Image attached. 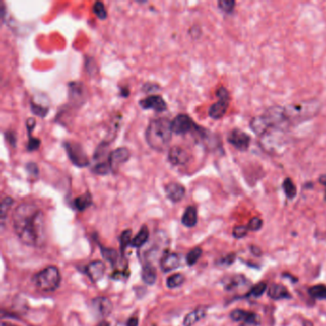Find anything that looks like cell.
<instances>
[{
	"instance_id": "cell-1",
	"label": "cell",
	"mask_w": 326,
	"mask_h": 326,
	"mask_svg": "<svg viewBox=\"0 0 326 326\" xmlns=\"http://www.w3.org/2000/svg\"><path fill=\"white\" fill-rule=\"evenodd\" d=\"M15 233L23 244L32 247L44 245L45 219L43 212L33 203H22L13 214Z\"/></svg>"
},
{
	"instance_id": "cell-2",
	"label": "cell",
	"mask_w": 326,
	"mask_h": 326,
	"mask_svg": "<svg viewBox=\"0 0 326 326\" xmlns=\"http://www.w3.org/2000/svg\"><path fill=\"white\" fill-rule=\"evenodd\" d=\"M171 121L168 118H157L151 120L145 133L149 147L156 151L167 149L172 138Z\"/></svg>"
},
{
	"instance_id": "cell-3",
	"label": "cell",
	"mask_w": 326,
	"mask_h": 326,
	"mask_svg": "<svg viewBox=\"0 0 326 326\" xmlns=\"http://www.w3.org/2000/svg\"><path fill=\"white\" fill-rule=\"evenodd\" d=\"M60 281V273L56 266H48L34 277V282L37 288L47 293L56 291L59 287Z\"/></svg>"
},
{
	"instance_id": "cell-4",
	"label": "cell",
	"mask_w": 326,
	"mask_h": 326,
	"mask_svg": "<svg viewBox=\"0 0 326 326\" xmlns=\"http://www.w3.org/2000/svg\"><path fill=\"white\" fill-rule=\"evenodd\" d=\"M305 103L298 104V105H292L284 108V113L289 121L292 123L295 121H303L311 118V115L315 116L317 111V105H312L313 103H308L306 106H304Z\"/></svg>"
},
{
	"instance_id": "cell-5",
	"label": "cell",
	"mask_w": 326,
	"mask_h": 326,
	"mask_svg": "<svg viewBox=\"0 0 326 326\" xmlns=\"http://www.w3.org/2000/svg\"><path fill=\"white\" fill-rule=\"evenodd\" d=\"M63 148L66 149L68 158L76 167L84 168L89 165V159L81 144L66 141L63 143Z\"/></svg>"
},
{
	"instance_id": "cell-6",
	"label": "cell",
	"mask_w": 326,
	"mask_h": 326,
	"mask_svg": "<svg viewBox=\"0 0 326 326\" xmlns=\"http://www.w3.org/2000/svg\"><path fill=\"white\" fill-rule=\"evenodd\" d=\"M216 95L219 100L211 105L209 109V116L214 120H219L223 118L224 115L228 110L230 104V95L225 87H220L217 90Z\"/></svg>"
},
{
	"instance_id": "cell-7",
	"label": "cell",
	"mask_w": 326,
	"mask_h": 326,
	"mask_svg": "<svg viewBox=\"0 0 326 326\" xmlns=\"http://www.w3.org/2000/svg\"><path fill=\"white\" fill-rule=\"evenodd\" d=\"M197 124L193 120L186 114H179L171 121L172 132L177 135H185L191 131H195Z\"/></svg>"
},
{
	"instance_id": "cell-8",
	"label": "cell",
	"mask_w": 326,
	"mask_h": 326,
	"mask_svg": "<svg viewBox=\"0 0 326 326\" xmlns=\"http://www.w3.org/2000/svg\"><path fill=\"white\" fill-rule=\"evenodd\" d=\"M87 90L83 83L73 82L68 84V98L75 106H82L86 100Z\"/></svg>"
},
{
	"instance_id": "cell-9",
	"label": "cell",
	"mask_w": 326,
	"mask_h": 326,
	"mask_svg": "<svg viewBox=\"0 0 326 326\" xmlns=\"http://www.w3.org/2000/svg\"><path fill=\"white\" fill-rule=\"evenodd\" d=\"M228 142L240 151H246L250 147L251 137L240 129H233L228 134Z\"/></svg>"
},
{
	"instance_id": "cell-10",
	"label": "cell",
	"mask_w": 326,
	"mask_h": 326,
	"mask_svg": "<svg viewBox=\"0 0 326 326\" xmlns=\"http://www.w3.org/2000/svg\"><path fill=\"white\" fill-rule=\"evenodd\" d=\"M91 307L97 317H106L111 314L113 304L109 298L97 297L91 300Z\"/></svg>"
},
{
	"instance_id": "cell-11",
	"label": "cell",
	"mask_w": 326,
	"mask_h": 326,
	"mask_svg": "<svg viewBox=\"0 0 326 326\" xmlns=\"http://www.w3.org/2000/svg\"><path fill=\"white\" fill-rule=\"evenodd\" d=\"M131 158V151L127 148H118L110 152L108 162L113 172H116L120 166L126 163Z\"/></svg>"
},
{
	"instance_id": "cell-12",
	"label": "cell",
	"mask_w": 326,
	"mask_h": 326,
	"mask_svg": "<svg viewBox=\"0 0 326 326\" xmlns=\"http://www.w3.org/2000/svg\"><path fill=\"white\" fill-rule=\"evenodd\" d=\"M230 317L233 321L242 322L246 326H257L260 322V317H258V315L240 309L233 310L230 314Z\"/></svg>"
},
{
	"instance_id": "cell-13",
	"label": "cell",
	"mask_w": 326,
	"mask_h": 326,
	"mask_svg": "<svg viewBox=\"0 0 326 326\" xmlns=\"http://www.w3.org/2000/svg\"><path fill=\"white\" fill-rule=\"evenodd\" d=\"M139 105L144 110H154L156 112H164L168 109L167 103L163 97L159 95H151L139 102Z\"/></svg>"
},
{
	"instance_id": "cell-14",
	"label": "cell",
	"mask_w": 326,
	"mask_h": 326,
	"mask_svg": "<svg viewBox=\"0 0 326 326\" xmlns=\"http://www.w3.org/2000/svg\"><path fill=\"white\" fill-rule=\"evenodd\" d=\"M168 159L172 166L181 167L185 166L190 161V155L186 149L179 146H174L168 150Z\"/></svg>"
},
{
	"instance_id": "cell-15",
	"label": "cell",
	"mask_w": 326,
	"mask_h": 326,
	"mask_svg": "<svg viewBox=\"0 0 326 326\" xmlns=\"http://www.w3.org/2000/svg\"><path fill=\"white\" fill-rule=\"evenodd\" d=\"M106 266L103 261L94 260L88 263L85 268L84 273L88 276V278L92 282H98L102 280L105 274Z\"/></svg>"
},
{
	"instance_id": "cell-16",
	"label": "cell",
	"mask_w": 326,
	"mask_h": 326,
	"mask_svg": "<svg viewBox=\"0 0 326 326\" xmlns=\"http://www.w3.org/2000/svg\"><path fill=\"white\" fill-rule=\"evenodd\" d=\"M180 264L181 256L176 252H166L160 260V267L164 273L177 269L180 267Z\"/></svg>"
},
{
	"instance_id": "cell-17",
	"label": "cell",
	"mask_w": 326,
	"mask_h": 326,
	"mask_svg": "<svg viewBox=\"0 0 326 326\" xmlns=\"http://www.w3.org/2000/svg\"><path fill=\"white\" fill-rule=\"evenodd\" d=\"M165 191L167 197L173 203L180 202L186 194L185 186L179 183H169L165 187Z\"/></svg>"
},
{
	"instance_id": "cell-18",
	"label": "cell",
	"mask_w": 326,
	"mask_h": 326,
	"mask_svg": "<svg viewBox=\"0 0 326 326\" xmlns=\"http://www.w3.org/2000/svg\"><path fill=\"white\" fill-rule=\"evenodd\" d=\"M268 297L272 299H275V300L291 298L289 291L287 290V288L285 286H283L282 284H278V283H274L269 287Z\"/></svg>"
},
{
	"instance_id": "cell-19",
	"label": "cell",
	"mask_w": 326,
	"mask_h": 326,
	"mask_svg": "<svg viewBox=\"0 0 326 326\" xmlns=\"http://www.w3.org/2000/svg\"><path fill=\"white\" fill-rule=\"evenodd\" d=\"M27 126V132H28V144H27V149L28 151H36L40 147V140L32 136L33 129L36 126V120L34 118H29L26 121Z\"/></svg>"
},
{
	"instance_id": "cell-20",
	"label": "cell",
	"mask_w": 326,
	"mask_h": 326,
	"mask_svg": "<svg viewBox=\"0 0 326 326\" xmlns=\"http://www.w3.org/2000/svg\"><path fill=\"white\" fill-rule=\"evenodd\" d=\"M206 315H207V309L205 307L197 308L194 311H192L186 315L184 321H183V324L184 326H193L199 320L204 318Z\"/></svg>"
},
{
	"instance_id": "cell-21",
	"label": "cell",
	"mask_w": 326,
	"mask_h": 326,
	"mask_svg": "<svg viewBox=\"0 0 326 326\" xmlns=\"http://www.w3.org/2000/svg\"><path fill=\"white\" fill-rule=\"evenodd\" d=\"M197 209L194 206H188L182 216V224L187 228H192L197 224Z\"/></svg>"
},
{
	"instance_id": "cell-22",
	"label": "cell",
	"mask_w": 326,
	"mask_h": 326,
	"mask_svg": "<svg viewBox=\"0 0 326 326\" xmlns=\"http://www.w3.org/2000/svg\"><path fill=\"white\" fill-rule=\"evenodd\" d=\"M142 280L148 285H153L157 280V272L155 267L149 263L144 265L142 269Z\"/></svg>"
},
{
	"instance_id": "cell-23",
	"label": "cell",
	"mask_w": 326,
	"mask_h": 326,
	"mask_svg": "<svg viewBox=\"0 0 326 326\" xmlns=\"http://www.w3.org/2000/svg\"><path fill=\"white\" fill-rule=\"evenodd\" d=\"M92 203H93V201H92V196L90 194V192H85L84 194L75 198L73 204H74L76 210L83 212L92 205Z\"/></svg>"
},
{
	"instance_id": "cell-24",
	"label": "cell",
	"mask_w": 326,
	"mask_h": 326,
	"mask_svg": "<svg viewBox=\"0 0 326 326\" xmlns=\"http://www.w3.org/2000/svg\"><path fill=\"white\" fill-rule=\"evenodd\" d=\"M149 238V228L144 225L141 228L139 233L136 234V236L132 239L131 242V246L135 247V248H141L142 246H144L146 243L148 242Z\"/></svg>"
},
{
	"instance_id": "cell-25",
	"label": "cell",
	"mask_w": 326,
	"mask_h": 326,
	"mask_svg": "<svg viewBox=\"0 0 326 326\" xmlns=\"http://www.w3.org/2000/svg\"><path fill=\"white\" fill-rule=\"evenodd\" d=\"M185 281V277L184 275L177 273V274H173L170 277H168L167 280V286L169 289H174L177 288L179 286H181Z\"/></svg>"
},
{
	"instance_id": "cell-26",
	"label": "cell",
	"mask_w": 326,
	"mask_h": 326,
	"mask_svg": "<svg viewBox=\"0 0 326 326\" xmlns=\"http://www.w3.org/2000/svg\"><path fill=\"white\" fill-rule=\"evenodd\" d=\"M282 187H283L285 195L287 196L289 199H293L297 195V187L295 186V184L291 178H286L283 181Z\"/></svg>"
},
{
	"instance_id": "cell-27",
	"label": "cell",
	"mask_w": 326,
	"mask_h": 326,
	"mask_svg": "<svg viewBox=\"0 0 326 326\" xmlns=\"http://www.w3.org/2000/svg\"><path fill=\"white\" fill-rule=\"evenodd\" d=\"M14 204V200L12 197H5L2 200L1 207H0V217H1V225L4 226V221L6 219L7 214L9 212L10 208Z\"/></svg>"
},
{
	"instance_id": "cell-28",
	"label": "cell",
	"mask_w": 326,
	"mask_h": 326,
	"mask_svg": "<svg viewBox=\"0 0 326 326\" xmlns=\"http://www.w3.org/2000/svg\"><path fill=\"white\" fill-rule=\"evenodd\" d=\"M309 295L317 299H326V285L318 284L309 289Z\"/></svg>"
},
{
	"instance_id": "cell-29",
	"label": "cell",
	"mask_w": 326,
	"mask_h": 326,
	"mask_svg": "<svg viewBox=\"0 0 326 326\" xmlns=\"http://www.w3.org/2000/svg\"><path fill=\"white\" fill-rule=\"evenodd\" d=\"M202 249L197 247V248H194L192 249L191 251H189L188 253L186 254V263L189 265V266H192L194 265L197 261L199 260V258L201 257L202 255Z\"/></svg>"
},
{
	"instance_id": "cell-30",
	"label": "cell",
	"mask_w": 326,
	"mask_h": 326,
	"mask_svg": "<svg viewBox=\"0 0 326 326\" xmlns=\"http://www.w3.org/2000/svg\"><path fill=\"white\" fill-rule=\"evenodd\" d=\"M92 170H93L94 173H96L98 175H106V174H108L110 171H112L109 162H108V159H107V161L98 163L94 167Z\"/></svg>"
},
{
	"instance_id": "cell-31",
	"label": "cell",
	"mask_w": 326,
	"mask_h": 326,
	"mask_svg": "<svg viewBox=\"0 0 326 326\" xmlns=\"http://www.w3.org/2000/svg\"><path fill=\"white\" fill-rule=\"evenodd\" d=\"M102 254L105 260L108 261L114 266L118 260V252L111 248H103L102 247Z\"/></svg>"
},
{
	"instance_id": "cell-32",
	"label": "cell",
	"mask_w": 326,
	"mask_h": 326,
	"mask_svg": "<svg viewBox=\"0 0 326 326\" xmlns=\"http://www.w3.org/2000/svg\"><path fill=\"white\" fill-rule=\"evenodd\" d=\"M92 10L98 19H102V20L107 19V11L105 9V6L103 2H101V1L95 2Z\"/></svg>"
},
{
	"instance_id": "cell-33",
	"label": "cell",
	"mask_w": 326,
	"mask_h": 326,
	"mask_svg": "<svg viewBox=\"0 0 326 326\" xmlns=\"http://www.w3.org/2000/svg\"><path fill=\"white\" fill-rule=\"evenodd\" d=\"M30 105H31V110L35 115H37L40 118L46 117L47 114L49 112V108L47 106H43L41 104H37V103H34V101L30 102Z\"/></svg>"
},
{
	"instance_id": "cell-34",
	"label": "cell",
	"mask_w": 326,
	"mask_h": 326,
	"mask_svg": "<svg viewBox=\"0 0 326 326\" xmlns=\"http://www.w3.org/2000/svg\"><path fill=\"white\" fill-rule=\"evenodd\" d=\"M131 235H132V231L131 230H125L123 231L120 237V246H121V252H124L126 248L131 245Z\"/></svg>"
},
{
	"instance_id": "cell-35",
	"label": "cell",
	"mask_w": 326,
	"mask_h": 326,
	"mask_svg": "<svg viewBox=\"0 0 326 326\" xmlns=\"http://www.w3.org/2000/svg\"><path fill=\"white\" fill-rule=\"evenodd\" d=\"M267 289V284L265 282H259L256 285H254L252 287V290L250 291V293L248 294V296H252L254 298H259L261 297L264 292Z\"/></svg>"
},
{
	"instance_id": "cell-36",
	"label": "cell",
	"mask_w": 326,
	"mask_h": 326,
	"mask_svg": "<svg viewBox=\"0 0 326 326\" xmlns=\"http://www.w3.org/2000/svg\"><path fill=\"white\" fill-rule=\"evenodd\" d=\"M218 7L221 11L225 13L231 14L233 13L234 7H235V1L233 0H220L218 1Z\"/></svg>"
},
{
	"instance_id": "cell-37",
	"label": "cell",
	"mask_w": 326,
	"mask_h": 326,
	"mask_svg": "<svg viewBox=\"0 0 326 326\" xmlns=\"http://www.w3.org/2000/svg\"><path fill=\"white\" fill-rule=\"evenodd\" d=\"M262 226H263L262 219H260L259 217H253L250 220L247 227H248L249 231H251V232H257L260 230Z\"/></svg>"
},
{
	"instance_id": "cell-38",
	"label": "cell",
	"mask_w": 326,
	"mask_h": 326,
	"mask_svg": "<svg viewBox=\"0 0 326 326\" xmlns=\"http://www.w3.org/2000/svg\"><path fill=\"white\" fill-rule=\"evenodd\" d=\"M248 232H249V229L247 226H236L233 228V235L235 238L240 239L245 237L248 234Z\"/></svg>"
},
{
	"instance_id": "cell-39",
	"label": "cell",
	"mask_w": 326,
	"mask_h": 326,
	"mask_svg": "<svg viewBox=\"0 0 326 326\" xmlns=\"http://www.w3.org/2000/svg\"><path fill=\"white\" fill-rule=\"evenodd\" d=\"M4 135H5L6 140L9 142V144L12 147H14V148L17 147V136H16L15 132H13V131H6Z\"/></svg>"
},
{
	"instance_id": "cell-40",
	"label": "cell",
	"mask_w": 326,
	"mask_h": 326,
	"mask_svg": "<svg viewBox=\"0 0 326 326\" xmlns=\"http://www.w3.org/2000/svg\"><path fill=\"white\" fill-rule=\"evenodd\" d=\"M26 170L28 171L30 175H33L36 177L38 175V168L35 163H28L26 165Z\"/></svg>"
},
{
	"instance_id": "cell-41",
	"label": "cell",
	"mask_w": 326,
	"mask_h": 326,
	"mask_svg": "<svg viewBox=\"0 0 326 326\" xmlns=\"http://www.w3.org/2000/svg\"><path fill=\"white\" fill-rule=\"evenodd\" d=\"M128 273L123 272V271H116L112 274L111 278L113 280H119L122 279H127Z\"/></svg>"
},
{
	"instance_id": "cell-42",
	"label": "cell",
	"mask_w": 326,
	"mask_h": 326,
	"mask_svg": "<svg viewBox=\"0 0 326 326\" xmlns=\"http://www.w3.org/2000/svg\"><path fill=\"white\" fill-rule=\"evenodd\" d=\"M234 258H235V254L234 253H231L229 255H227L225 258H223L222 260L220 261L221 264H225V265H231L234 261Z\"/></svg>"
},
{
	"instance_id": "cell-43",
	"label": "cell",
	"mask_w": 326,
	"mask_h": 326,
	"mask_svg": "<svg viewBox=\"0 0 326 326\" xmlns=\"http://www.w3.org/2000/svg\"><path fill=\"white\" fill-rule=\"evenodd\" d=\"M138 324H139L138 317H131L126 322V326H138Z\"/></svg>"
},
{
	"instance_id": "cell-44",
	"label": "cell",
	"mask_w": 326,
	"mask_h": 326,
	"mask_svg": "<svg viewBox=\"0 0 326 326\" xmlns=\"http://www.w3.org/2000/svg\"><path fill=\"white\" fill-rule=\"evenodd\" d=\"M319 182H320V184H321V185L326 186V174L320 176V178H319Z\"/></svg>"
},
{
	"instance_id": "cell-45",
	"label": "cell",
	"mask_w": 326,
	"mask_h": 326,
	"mask_svg": "<svg viewBox=\"0 0 326 326\" xmlns=\"http://www.w3.org/2000/svg\"><path fill=\"white\" fill-rule=\"evenodd\" d=\"M97 326H110L107 321H101Z\"/></svg>"
},
{
	"instance_id": "cell-46",
	"label": "cell",
	"mask_w": 326,
	"mask_h": 326,
	"mask_svg": "<svg viewBox=\"0 0 326 326\" xmlns=\"http://www.w3.org/2000/svg\"><path fill=\"white\" fill-rule=\"evenodd\" d=\"M1 326H16L14 324H11V323H8V322H2L1 323Z\"/></svg>"
}]
</instances>
